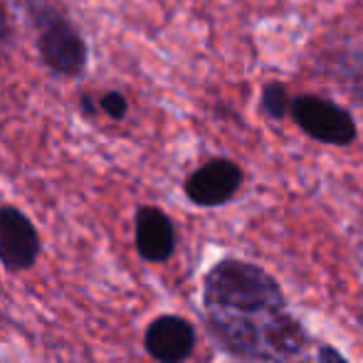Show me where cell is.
I'll use <instances>...</instances> for the list:
<instances>
[{
    "label": "cell",
    "mask_w": 363,
    "mask_h": 363,
    "mask_svg": "<svg viewBox=\"0 0 363 363\" xmlns=\"http://www.w3.org/2000/svg\"><path fill=\"white\" fill-rule=\"evenodd\" d=\"M206 329L225 354L242 361L289 363L309 344L306 329L287 309L255 314L206 309Z\"/></svg>",
    "instance_id": "1"
},
{
    "label": "cell",
    "mask_w": 363,
    "mask_h": 363,
    "mask_svg": "<svg viewBox=\"0 0 363 363\" xmlns=\"http://www.w3.org/2000/svg\"><path fill=\"white\" fill-rule=\"evenodd\" d=\"M203 306L233 314L287 309L279 282L259 264L245 259H220L203 282Z\"/></svg>",
    "instance_id": "2"
},
{
    "label": "cell",
    "mask_w": 363,
    "mask_h": 363,
    "mask_svg": "<svg viewBox=\"0 0 363 363\" xmlns=\"http://www.w3.org/2000/svg\"><path fill=\"white\" fill-rule=\"evenodd\" d=\"M35 30L40 62L55 77L77 79L89 65V45L55 0H15Z\"/></svg>",
    "instance_id": "3"
},
{
    "label": "cell",
    "mask_w": 363,
    "mask_h": 363,
    "mask_svg": "<svg viewBox=\"0 0 363 363\" xmlns=\"http://www.w3.org/2000/svg\"><path fill=\"white\" fill-rule=\"evenodd\" d=\"M291 119L299 124L304 134L321 144L331 146H349L356 139L354 116L339 104L321 96H299L291 101Z\"/></svg>",
    "instance_id": "4"
},
{
    "label": "cell",
    "mask_w": 363,
    "mask_h": 363,
    "mask_svg": "<svg viewBox=\"0 0 363 363\" xmlns=\"http://www.w3.org/2000/svg\"><path fill=\"white\" fill-rule=\"evenodd\" d=\"M43 252L35 223L20 208L0 203V264L8 272L33 269Z\"/></svg>",
    "instance_id": "5"
},
{
    "label": "cell",
    "mask_w": 363,
    "mask_h": 363,
    "mask_svg": "<svg viewBox=\"0 0 363 363\" xmlns=\"http://www.w3.org/2000/svg\"><path fill=\"white\" fill-rule=\"evenodd\" d=\"M242 186V168L230 158H213L186 178V198L198 208H218L235 198Z\"/></svg>",
    "instance_id": "6"
},
{
    "label": "cell",
    "mask_w": 363,
    "mask_h": 363,
    "mask_svg": "<svg viewBox=\"0 0 363 363\" xmlns=\"http://www.w3.org/2000/svg\"><path fill=\"white\" fill-rule=\"evenodd\" d=\"M144 349L156 363H183L196 351V326L178 314H161L146 326Z\"/></svg>",
    "instance_id": "7"
},
{
    "label": "cell",
    "mask_w": 363,
    "mask_h": 363,
    "mask_svg": "<svg viewBox=\"0 0 363 363\" xmlns=\"http://www.w3.org/2000/svg\"><path fill=\"white\" fill-rule=\"evenodd\" d=\"M176 225L156 206H141L134 216V245L144 262H168L176 252Z\"/></svg>",
    "instance_id": "8"
},
{
    "label": "cell",
    "mask_w": 363,
    "mask_h": 363,
    "mask_svg": "<svg viewBox=\"0 0 363 363\" xmlns=\"http://www.w3.org/2000/svg\"><path fill=\"white\" fill-rule=\"evenodd\" d=\"M262 109H264V114L272 116V119H284V116H287L289 99H287V89H284V84H279V82H272V84L264 86V91H262Z\"/></svg>",
    "instance_id": "9"
},
{
    "label": "cell",
    "mask_w": 363,
    "mask_h": 363,
    "mask_svg": "<svg viewBox=\"0 0 363 363\" xmlns=\"http://www.w3.org/2000/svg\"><path fill=\"white\" fill-rule=\"evenodd\" d=\"M96 106L99 111H104L111 121H124L126 114H129V99H126L124 91L119 89H109L96 99Z\"/></svg>",
    "instance_id": "10"
},
{
    "label": "cell",
    "mask_w": 363,
    "mask_h": 363,
    "mask_svg": "<svg viewBox=\"0 0 363 363\" xmlns=\"http://www.w3.org/2000/svg\"><path fill=\"white\" fill-rule=\"evenodd\" d=\"M10 45H13V28H10V18L5 13L3 3H0V52H5Z\"/></svg>",
    "instance_id": "11"
},
{
    "label": "cell",
    "mask_w": 363,
    "mask_h": 363,
    "mask_svg": "<svg viewBox=\"0 0 363 363\" xmlns=\"http://www.w3.org/2000/svg\"><path fill=\"white\" fill-rule=\"evenodd\" d=\"M316 361L319 363H351L344 354H339L334 346H321L319 354H316Z\"/></svg>",
    "instance_id": "12"
},
{
    "label": "cell",
    "mask_w": 363,
    "mask_h": 363,
    "mask_svg": "<svg viewBox=\"0 0 363 363\" xmlns=\"http://www.w3.org/2000/svg\"><path fill=\"white\" fill-rule=\"evenodd\" d=\"M79 111H82V116H86V119H91V116L99 114L96 99L89 94V91H82V94H79Z\"/></svg>",
    "instance_id": "13"
}]
</instances>
